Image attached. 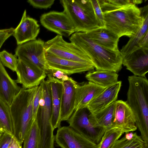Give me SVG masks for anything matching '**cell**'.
I'll list each match as a JSON object with an SVG mask.
<instances>
[{
  "label": "cell",
  "mask_w": 148,
  "mask_h": 148,
  "mask_svg": "<svg viewBox=\"0 0 148 148\" xmlns=\"http://www.w3.org/2000/svg\"><path fill=\"white\" fill-rule=\"evenodd\" d=\"M127 103L134 115L136 125L148 148V80L146 77L129 76Z\"/></svg>",
  "instance_id": "cell-1"
},
{
  "label": "cell",
  "mask_w": 148,
  "mask_h": 148,
  "mask_svg": "<svg viewBox=\"0 0 148 148\" xmlns=\"http://www.w3.org/2000/svg\"><path fill=\"white\" fill-rule=\"evenodd\" d=\"M69 40L89 58L96 70L117 73L121 69L123 57L120 51H112L102 47L89 38L85 32H75Z\"/></svg>",
  "instance_id": "cell-2"
},
{
  "label": "cell",
  "mask_w": 148,
  "mask_h": 148,
  "mask_svg": "<svg viewBox=\"0 0 148 148\" xmlns=\"http://www.w3.org/2000/svg\"><path fill=\"white\" fill-rule=\"evenodd\" d=\"M102 13L104 27L119 38L132 36L143 22L140 8L133 3Z\"/></svg>",
  "instance_id": "cell-3"
},
{
  "label": "cell",
  "mask_w": 148,
  "mask_h": 148,
  "mask_svg": "<svg viewBox=\"0 0 148 148\" xmlns=\"http://www.w3.org/2000/svg\"><path fill=\"white\" fill-rule=\"evenodd\" d=\"M38 86L29 89L22 87L10 106L14 128V137L21 145L35 120L33 101Z\"/></svg>",
  "instance_id": "cell-4"
},
{
  "label": "cell",
  "mask_w": 148,
  "mask_h": 148,
  "mask_svg": "<svg viewBox=\"0 0 148 148\" xmlns=\"http://www.w3.org/2000/svg\"><path fill=\"white\" fill-rule=\"evenodd\" d=\"M75 32H88L100 27L91 0H61Z\"/></svg>",
  "instance_id": "cell-5"
},
{
  "label": "cell",
  "mask_w": 148,
  "mask_h": 148,
  "mask_svg": "<svg viewBox=\"0 0 148 148\" xmlns=\"http://www.w3.org/2000/svg\"><path fill=\"white\" fill-rule=\"evenodd\" d=\"M40 84L42 87V95L35 120L39 130L40 137L47 139L53 136L54 130L51 122L52 113L51 88L47 79L43 80Z\"/></svg>",
  "instance_id": "cell-6"
},
{
  "label": "cell",
  "mask_w": 148,
  "mask_h": 148,
  "mask_svg": "<svg viewBox=\"0 0 148 148\" xmlns=\"http://www.w3.org/2000/svg\"><path fill=\"white\" fill-rule=\"evenodd\" d=\"M45 52L60 58L92 65L89 58L73 43L66 42L62 36L57 35L45 42Z\"/></svg>",
  "instance_id": "cell-7"
},
{
  "label": "cell",
  "mask_w": 148,
  "mask_h": 148,
  "mask_svg": "<svg viewBox=\"0 0 148 148\" xmlns=\"http://www.w3.org/2000/svg\"><path fill=\"white\" fill-rule=\"evenodd\" d=\"M45 42L40 39L31 41L18 45L15 55L18 59L29 62L50 73L47 65L44 48Z\"/></svg>",
  "instance_id": "cell-8"
},
{
  "label": "cell",
  "mask_w": 148,
  "mask_h": 148,
  "mask_svg": "<svg viewBox=\"0 0 148 148\" xmlns=\"http://www.w3.org/2000/svg\"><path fill=\"white\" fill-rule=\"evenodd\" d=\"M90 113L87 107L75 110L67 121L74 130L98 144L106 131L93 126L89 119Z\"/></svg>",
  "instance_id": "cell-9"
},
{
  "label": "cell",
  "mask_w": 148,
  "mask_h": 148,
  "mask_svg": "<svg viewBox=\"0 0 148 148\" xmlns=\"http://www.w3.org/2000/svg\"><path fill=\"white\" fill-rule=\"evenodd\" d=\"M40 21L45 28L62 36L68 37L75 32L73 23L64 11H51L43 14Z\"/></svg>",
  "instance_id": "cell-10"
},
{
  "label": "cell",
  "mask_w": 148,
  "mask_h": 148,
  "mask_svg": "<svg viewBox=\"0 0 148 148\" xmlns=\"http://www.w3.org/2000/svg\"><path fill=\"white\" fill-rule=\"evenodd\" d=\"M55 140L61 148H97V144L69 126L58 128Z\"/></svg>",
  "instance_id": "cell-11"
},
{
  "label": "cell",
  "mask_w": 148,
  "mask_h": 148,
  "mask_svg": "<svg viewBox=\"0 0 148 148\" xmlns=\"http://www.w3.org/2000/svg\"><path fill=\"white\" fill-rule=\"evenodd\" d=\"M17 83L22 87L29 89L38 86L46 77L44 71L27 62L18 59L16 71Z\"/></svg>",
  "instance_id": "cell-12"
},
{
  "label": "cell",
  "mask_w": 148,
  "mask_h": 148,
  "mask_svg": "<svg viewBox=\"0 0 148 148\" xmlns=\"http://www.w3.org/2000/svg\"><path fill=\"white\" fill-rule=\"evenodd\" d=\"M49 69L61 71L67 75L92 71L93 65L61 58L45 52Z\"/></svg>",
  "instance_id": "cell-13"
},
{
  "label": "cell",
  "mask_w": 148,
  "mask_h": 148,
  "mask_svg": "<svg viewBox=\"0 0 148 148\" xmlns=\"http://www.w3.org/2000/svg\"><path fill=\"white\" fill-rule=\"evenodd\" d=\"M122 64L134 75L145 77L148 72V47L140 48L123 56Z\"/></svg>",
  "instance_id": "cell-14"
},
{
  "label": "cell",
  "mask_w": 148,
  "mask_h": 148,
  "mask_svg": "<svg viewBox=\"0 0 148 148\" xmlns=\"http://www.w3.org/2000/svg\"><path fill=\"white\" fill-rule=\"evenodd\" d=\"M40 29L37 21L27 16L25 10L19 24L14 29L12 35L18 45L36 40Z\"/></svg>",
  "instance_id": "cell-15"
},
{
  "label": "cell",
  "mask_w": 148,
  "mask_h": 148,
  "mask_svg": "<svg viewBox=\"0 0 148 148\" xmlns=\"http://www.w3.org/2000/svg\"><path fill=\"white\" fill-rule=\"evenodd\" d=\"M63 82L60 119L61 121H67L75 110L76 89L78 83L66 75L61 80Z\"/></svg>",
  "instance_id": "cell-16"
},
{
  "label": "cell",
  "mask_w": 148,
  "mask_h": 148,
  "mask_svg": "<svg viewBox=\"0 0 148 148\" xmlns=\"http://www.w3.org/2000/svg\"><path fill=\"white\" fill-rule=\"evenodd\" d=\"M113 126L121 127L124 133L137 129L134 114L126 101L122 100L115 101Z\"/></svg>",
  "instance_id": "cell-17"
},
{
  "label": "cell",
  "mask_w": 148,
  "mask_h": 148,
  "mask_svg": "<svg viewBox=\"0 0 148 148\" xmlns=\"http://www.w3.org/2000/svg\"><path fill=\"white\" fill-rule=\"evenodd\" d=\"M47 79L50 83L51 88L52 113L51 122L53 129L61 126L60 110L63 90L62 82L53 76L48 75Z\"/></svg>",
  "instance_id": "cell-18"
},
{
  "label": "cell",
  "mask_w": 148,
  "mask_h": 148,
  "mask_svg": "<svg viewBox=\"0 0 148 148\" xmlns=\"http://www.w3.org/2000/svg\"><path fill=\"white\" fill-rule=\"evenodd\" d=\"M121 85V82L106 88L92 99L87 108L90 113H93L106 108L116 101Z\"/></svg>",
  "instance_id": "cell-19"
},
{
  "label": "cell",
  "mask_w": 148,
  "mask_h": 148,
  "mask_svg": "<svg viewBox=\"0 0 148 148\" xmlns=\"http://www.w3.org/2000/svg\"><path fill=\"white\" fill-rule=\"evenodd\" d=\"M106 88L90 82L82 85L78 84L76 89L75 110L87 107L92 99Z\"/></svg>",
  "instance_id": "cell-20"
},
{
  "label": "cell",
  "mask_w": 148,
  "mask_h": 148,
  "mask_svg": "<svg viewBox=\"0 0 148 148\" xmlns=\"http://www.w3.org/2000/svg\"><path fill=\"white\" fill-rule=\"evenodd\" d=\"M21 88L10 77L0 61V99L10 106Z\"/></svg>",
  "instance_id": "cell-21"
},
{
  "label": "cell",
  "mask_w": 148,
  "mask_h": 148,
  "mask_svg": "<svg viewBox=\"0 0 148 148\" xmlns=\"http://www.w3.org/2000/svg\"><path fill=\"white\" fill-rule=\"evenodd\" d=\"M85 33L89 38L102 47L112 51H119V38L105 27H99Z\"/></svg>",
  "instance_id": "cell-22"
},
{
  "label": "cell",
  "mask_w": 148,
  "mask_h": 148,
  "mask_svg": "<svg viewBox=\"0 0 148 148\" xmlns=\"http://www.w3.org/2000/svg\"><path fill=\"white\" fill-rule=\"evenodd\" d=\"M115 102L101 110L93 113H90L89 120L94 127L106 131L112 126Z\"/></svg>",
  "instance_id": "cell-23"
},
{
  "label": "cell",
  "mask_w": 148,
  "mask_h": 148,
  "mask_svg": "<svg viewBox=\"0 0 148 148\" xmlns=\"http://www.w3.org/2000/svg\"><path fill=\"white\" fill-rule=\"evenodd\" d=\"M143 17V22L135 34L130 38L127 43L120 51L123 57L139 49V43L148 31V5L140 8Z\"/></svg>",
  "instance_id": "cell-24"
},
{
  "label": "cell",
  "mask_w": 148,
  "mask_h": 148,
  "mask_svg": "<svg viewBox=\"0 0 148 148\" xmlns=\"http://www.w3.org/2000/svg\"><path fill=\"white\" fill-rule=\"evenodd\" d=\"M118 76L116 73L113 71L96 70L88 72L85 77L89 82L107 88L118 82Z\"/></svg>",
  "instance_id": "cell-25"
},
{
  "label": "cell",
  "mask_w": 148,
  "mask_h": 148,
  "mask_svg": "<svg viewBox=\"0 0 148 148\" xmlns=\"http://www.w3.org/2000/svg\"><path fill=\"white\" fill-rule=\"evenodd\" d=\"M0 132L14 137V130L10 107L0 98Z\"/></svg>",
  "instance_id": "cell-26"
},
{
  "label": "cell",
  "mask_w": 148,
  "mask_h": 148,
  "mask_svg": "<svg viewBox=\"0 0 148 148\" xmlns=\"http://www.w3.org/2000/svg\"><path fill=\"white\" fill-rule=\"evenodd\" d=\"M124 133L121 127H112L105 132L100 142L97 144V148H110Z\"/></svg>",
  "instance_id": "cell-27"
},
{
  "label": "cell",
  "mask_w": 148,
  "mask_h": 148,
  "mask_svg": "<svg viewBox=\"0 0 148 148\" xmlns=\"http://www.w3.org/2000/svg\"><path fill=\"white\" fill-rule=\"evenodd\" d=\"M145 143L136 132L132 138L128 140L125 136L116 141L110 148H145Z\"/></svg>",
  "instance_id": "cell-28"
},
{
  "label": "cell",
  "mask_w": 148,
  "mask_h": 148,
  "mask_svg": "<svg viewBox=\"0 0 148 148\" xmlns=\"http://www.w3.org/2000/svg\"><path fill=\"white\" fill-rule=\"evenodd\" d=\"M23 142V148H39V131L35 120L26 134Z\"/></svg>",
  "instance_id": "cell-29"
},
{
  "label": "cell",
  "mask_w": 148,
  "mask_h": 148,
  "mask_svg": "<svg viewBox=\"0 0 148 148\" xmlns=\"http://www.w3.org/2000/svg\"><path fill=\"white\" fill-rule=\"evenodd\" d=\"M0 61L5 66L13 72H16L18 62V59L14 55L9 53L5 50L0 52Z\"/></svg>",
  "instance_id": "cell-30"
},
{
  "label": "cell",
  "mask_w": 148,
  "mask_h": 148,
  "mask_svg": "<svg viewBox=\"0 0 148 148\" xmlns=\"http://www.w3.org/2000/svg\"><path fill=\"white\" fill-rule=\"evenodd\" d=\"M54 0H28L27 2L34 8L47 9L51 7L54 3Z\"/></svg>",
  "instance_id": "cell-31"
},
{
  "label": "cell",
  "mask_w": 148,
  "mask_h": 148,
  "mask_svg": "<svg viewBox=\"0 0 148 148\" xmlns=\"http://www.w3.org/2000/svg\"><path fill=\"white\" fill-rule=\"evenodd\" d=\"M91 1L100 27H104L103 16L100 6L99 0H91Z\"/></svg>",
  "instance_id": "cell-32"
},
{
  "label": "cell",
  "mask_w": 148,
  "mask_h": 148,
  "mask_svg": "<svg viewBox=\"0 0 148 148\" xmlns=\"http://www.w3.org/2000/svg\"><path fill=\"white\" fill-rule=\"evenodd\" d=\"M42 88L41 85L40 84L38 86L33 101V114L34 120H35L36 119L40 101L42 97Z\"/></svg>",
  "instance_id": "cell-33"
},
{
  "label": "cell",
  "mask_w": 148,
  "mask_h": 148,
  "mask_svg": "<svg viewBox=\"0 0 148 148\" xmlns=\"http://www.w3.org/2000/svg\"><path fill=\"white\" fill-rule=\"evenodd\" d=\"M14 137L8 133L0 132V148H8Z\"/></svg>",
  "instance_id": "cell-34"
},
{
  "label": "cell",
  "mask_w": 148,
  "mask_h": 148,
  "mask_svg": "<svg viewBox=\"0 0 148 148\" xmlns=\"http://www.w3.org/2000/svg\"><path fill=\"white\" fill-rule=\"evenodd\" d=\"M14 30L10 32L0 33V49L5 42L12 35Z\"/></svg>",
  "instance_id": "cell-35"
},
{
  "label": "cell",
  "mask_w": 148,
  "mask_h": 148,
  "mask_svg": "<svg viewBox=\"0 0 148 148\" xmlns=\"http://www.w3.org/2000/svg\"><path fill=\"white\" fill-rule=\"evenodd\" d=\"M138 45L139 48L148 47V31L140 40Z\"/></svg>",
  "instance_id": "cell-36"
},
{
  "label": "cell",
  "mask_w": 148,
  "mask_h": 148,
  "mask_svg": "<svg viewBox=\"0 0 148 148\" xmlns=\"http://www.w3.org/2000/svg\"><path fill=\"white\" fill-rule=\"evenodd\" d=\"M52 75L58 79L61 80L66 75L63 72L58 70H51Z\"/></svg>",
  "instance_id": "cell-37"
},
{
  "label": "cell",
  "mask_w": 148,
  "mask_h": 148,
  "mask_svg": "<svg viewBox=\"0 0 148 148\" xmlns=\"http://www.w3.org/2000/svg\"><path fill=\"white\" fill-rule=\"evenodd\" d=\"M21 145L18 143L16 139L14 137L12 141L8 148H18Z\"/></svg>",
  "instance_id": "cell-38"
},
{
  "label": "cell",
  "mask_w": 148,
  "mask_h": 148,
  "mask_svg": "<svg viewBox=\"0 0 148 148\" xmlns=\"http://www.w3.org/2000/svg\"><path fill=\"white\" fill-rule=\"evenodd\" d=\"M133 135L134 133L132 132H130L125 133V136L127 139L130 140L132 138Z\"/></svg>",
  "instance_id": "cell-39"
},
{
  "label": "cell",
  "mask_w": 148,
  "mask_h": 148,
  "mask_svg": "<svg viewBox=\"0 0 148 148\" xmlns=\"http://www.w3.org/2000/svg\"><path fill=\"white\" fill-rule=\"evenodd\" d=\"M14 29L12 27L2 29H0V33L8 32L14 30Z\"/></svg>",
  "instance_id": "cell-40"
},
{
  "label": "cell",
  "mask_w": 148,
  "mask_h": 148,
  "mask_svg": "<svg viewBox=\"0 0 148 148\" xmlns=\"http://www.w3.org/2000/svg\"><path fill=\"white\" fill-rule=\"evenodd\" d=\"M18 148H22V147H21V146H20Z\"/></svg>",
  "instance_id": "cell-41"
}]
</instances>
